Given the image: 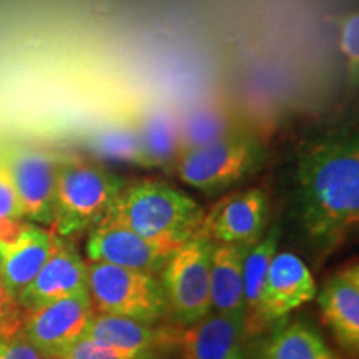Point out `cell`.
<instances>
[{"mask_svg": "<svg viewBox=\"0 0 359 359\" xmlns=\"http://www.w3.org/2000/svg\"><path fill=\"white\" fill-rule=\"evenodd\" d=\"M87 286L95 313L154 325L168 311L163 285L150 273L90 262Z\"/></svg>", "mask_w": 359, "mask_h": 359, "instance_id": "5", "label": "cell"}, {"mask_svg": "<svg viewBox=\"0 0 359 359\" xmlns=\"http://www.w3.org/2000/svg\"><path fill=\"white\" fill-rule=\"evenodd\" d=\"M2 358L4 359H45L30 341L22 333V327L17 333L2 339Z\"/></svg>", "mask_w": 359, "mask_h": 359, "instance_id": "27", "label": "cell"}, {"mask_svg": "<svg viewBox=\"0 0 359 359\" xmlns=\"http://www.w3.org/2000/svg\"><path fill=\"white\" fill-rule=\"evenodd\" d=\"M262 359H339L323 336L306 323L283 325L264 341Z\"/></svg>", "mask_w": 359, "mask_h": 359, "instance_id": "21", "label": "cell"}, {"mask_svg": "<svg viewBox=\"0 0 359 359\" xmlns=\"http://www.w3.org/2000/svg\"><path fill=\"white\" fill-rule=\"evenodd\" d=\"M125 180L98 161L77 156L58 158L50 223L53 233L70 236L92 230L109 213Z\"/></svg>", "mask_w": 359, "mask_h": 359, "instance_id": "3", "label": "cell"}, {"mask_svg": "<svg viewBox=\"0 0 359 359\" xmlns=\"http://www.w3.org/2000/svg\"><path fill=\"white\" fill-rule=\"evenodd\" d=\"M0 359H4L2 358V338H0Z\"/></svg>", "mask_w": 359, "mask_h": 359, "instance_id": "28", "label": "cell"}, {"mask_svg": "<svg viewBox=\"0 0 359 359\" xmlns=\"http://www.w3.org/2000/svg\"><path fill=\"white\" fill-rule=\"evenodd\" d=\"M323 320L339 346L356 356L359 351V266L349 263L318 291Z\"/></svg>", "mask_w": 359, "mask_h": 359, "instance_id": "14", "label": "cell"}, {"mask_svg": "<svg viewBox=\"0 0 359 359\" xmlns=\"http://www.w3.org/2000/svg\"><path fill=\"white\" fill-rule=\"evenodd\" d=\"M299 222L321 246L338 245L359 219V142L333 130L306 142L296 165Z\"/></svg>", "mask_w": 359, "mask_h": 359, "instance_id": "1", "label": "cell"}, {"mask_svg": "<svg viewBox=\"0 0 359 359\" xmlns=\"http://www.w3.org/2000/svg\"><path fill=\"white\" fill-rule=\"evenodd\" d=\"M318 288L306 263L291 251H276L269 263L262 296L263 327L316 298Z\"/></svg>", "mask_w": 359, "mask_h": 359, "instance_id": "12", "label": "cell"}, {"mask_svg": "<svg viewBox=\"0 0 359 359\" xmlns=\"http://www.w3.org/2000/svg\"><path fill=\"white\" fill-rule=\"evenodd\" d=\"M55 240V233L29 222L15 238L0 243V280L15 298L50 257Z\"/></svg>", "mask_w": 359, "mask_h": 359, "instance_id": "15", "label": "cell"}, {"mask_svg": "<svg viewBox=\"0 0 359 359\" xmlns=\"http://www.w3.org/2000/svg\"><path fill=\"white\" fill-rule=\"evenodd\" d=\"M178 246L148 240L122 224L102 219L88 231L87 255L90 262L109 263L156 275Z\"/></svg>", "mask_w": 359, "mask_h": 359, "instance_id": "10", "label": "cell"}, {"mask_svg": "<svg viewBox=\"0 0 359 359\" xmlns=\"http://www.w3.org/2000/svg\"><path fill=\"white\" fill-rule=\"evenodd\" d=\"M339 47L346 62L348 77L356 87L359 80V13L353 11L341 24Z\"/></svg>", "mask_w": 359, "mask_h": 359, "instance_id": "24", "label": "cell"}, {"mask_svg": "<svg viewBox=\"0 0 359 359\" xmlns=\"http://www.w3.org/2000/svg\"><path fill=\"white\" fill-rule=\"evenodd\" d=\"M29 222L22 217L19 198L13 188L6 151L0 154V243H7L22 231Z\"/></svg>", "mask_w": 359, "mask_h": 359, "instance_id": "23", "label": "cell"}, {"mask_svg": "<svg viewBox=\"0 0 359 359\" xmlns=\"http://www.w3.org/2000/svg\"><path fill=\"white\" fill-rule=\"evenodd\" d=\"M213 246V241L198 231L175 250L161 269L168 311L180 326L191 325L212 313L210 264Z\"/></svg>", "mask_w": 359, "mask_h": 359, "instance_id": "6", "label": "cell"}, {"mask_svg": "<svg viewBox=\"0 0 359 359\" xmlns=\"http://www.w3.org/2000/svg\"><path fill=\"white\" fill-rule=\"evenodd\" d=\"M22 311L19 302L0 280V338L6 339L22 327Z\"/></svg>", "mask_w": 359, "mask_h": 359, "instance_id": "25", "label": "cell"}, {"mask_svg": "<svg viewBox=\"0 0 359 359\" xmlns=\"http://www.w3.org/2000/svg\"><path fill=\"white\" fill-rule=\"evenodd\" d=\"M250 248L240 245H215L210 264L212 311L230 318L243 326V264Z\"/></svg>", "mask_w": 359, "mask_h": 359, "instance_id": "17", "label": "cell"}, {"mask_svg": "<svg viewBox=\"0 0 359 359\" xmlns=\"http://www.w3.org/2000/svg\"><path fill=\"white\" fill-rule=\"evenodd\" d=\"M58 359H155V356H128V354L115 353L97 346L95 343L88 339H80Z\"/></svg>", "mask_w": 359, "mask_h": 359, "instance_id": "26", "label": "cell"}, {"mask_svg": "<svg viewBox=\"0 0 359 359\" xmlns=\"http://www.w3.org/2000/svg\"><path fill=\"white\" fill-rule=\"evenodd\" d=\"M245 339L243 326L213 311L191 325L163 327V348L182 359H246Z\"/></svg>", "mask_w": 359, "mask_h": 359, "instance_id": "11", "label": "cell"}, {"mask_svg": "<svg viewBox=\"0 0 359 359\" xmlns=\"http://www.w3.org/2000/svg\"><path fill=\"white\" fill-rule=\"evenodd\" d=\"M269 196L259 187L231 190L205 210L200 233L215 245L253 246L266 233Z\"/></svg>", "mask_w": 359, "mask_h": 359, "instance_id": "8", "label": "cell"}, {"mask_svg": "<svg viewBox=\"0 0 359 359\" xmlns=\"http://www.w3.org/2000/svg\"><path fill=\"white\" fill-rule=\"evenodd\" d=\"M266 160V148L257 135L241 130L208 145L180 154L173 172L193 190L215 196L231 191L253 177Z\"/></svg>", "mask_w": 359, "mask_h": 359, "instance_id": "4", "label": "cell"}, {"mask_svg": "<svg viewBox=\"0 0 359 359\" xmlns=\"http://www.w3.org/2000/svg\"><path fill=\"white\" fill-rule=\"evenodd\" d=\"M82 339L128 356H155L163 348V327L114 314L95 313Z\"/></svg>", "mask_w": 359, "mask_h": 359, "instance_id": "18", "label": "cell"}, {"mask_svg": "<svg viewBox=\"0 0 359 359\" xmlns=\"http://www.w3.org/2000/svg\"><path fill=\"white\" fill-rule=\"evenodd\" d=\"M13 188L25 222L50 224L53 215L58 158L35 147H19L6 151Z\"/></svg>", "mask_w": 359, "mask_h": 359, "instance_id": "9", "label": "cell"}, {"mask_svg": "<svg viewBox=\"0 0 359 359\" xmlns=\"http://www.w3.org/2000/svg\"><path fill=\"white\" fill-rule=\"evenodd\" d=\"M205 208L193 196L158 178L125 180L107 222L148 240L183 245L200 231Z\"/></svg>", "mask_w": 359, "mask_h": 359, "instance_id": "2", "label": "cell"}, {"mask_svg": "<svg viewBox=\"0 0 359 359\" xmlns=\"http://www.w3.org/2000/svg\"><path fill=\"white\" fill-rule=\"evenodd\" d=\"M87 290V263L64 236L57 235L50 257L20 291L17 302L22 309H32Z\"/></svg>", "mask_w": 359, "mask_h": 359, "instance_id": "13", "label": "cell"}, {"mask_svg": "<svg viewBox=\"0 0 359 359\" xmlns=\"http://www.w3.org/2000/svg\"><path fill=\"white\" fill-rule=\"evenodd\" d=\"M178 116L182 151L222 140L245 130L230 110L217 103H196Z\"/></svg>", "mask_w": 359, "mask_h": 359, "instance_id": "20", "label": "cell"}, {"mask_svg": "<svg viewBox=\"0 0 359 359\" xmlns=\"http://www.w3.org/2000/svg\"><path fill=\"white\" fill-rule=\"evenodd\" d=\"M95 309L88 290L22 311V333L45 359H58L83 338Z\"/></svg>", "mask_w": 359, "mask_h": 359, "instance_id": "7", "label": "cell"}, {"mask_svg": "<svg viewBox=\"0 0 359 359\" xmlns=\"http://www.w3.org/2000/svg\"><path fill=\"white\" fill-rule=\"evenodd\" d=\"M90 148L97 156L107 160L123 161L142 168H150L137 133L128 120L100 127L90 137Z\"/></svg>", "mask_w": 359, "mask_h": 359, "instance_id": "22", "label": "cell"}, {"mask_svg": "<svg viewBox=\"0 0 359 359\" xmlns=\"http://www.w3.org/2000/svg\"><path fill=\"white\" fill-rule=\"evenodd\" d=\"M280 245V228L269 230L248 250L243 264L245 338L257 336L264 330L262 323V296L268 268Z\"/></svg>", "mask_w": 359, "mask_h": 359, "instance_id": "19", "label": "cell"}, {"mask_svg": "<svg viewBox=\"0 0 359 359\" xmlns=\"http://www.w3.org/2000/svg\"><path fill=\"white\" fill-rule=\"evenodd\" d=\"M127 120L137 133L150 168H173L182 154L178 116L165 105L145 103L135 107Z\"/></svg>", "mask_w": 359, "mask_h": 359, "instance_id": "16", "label": "cell"}]
</instances>
